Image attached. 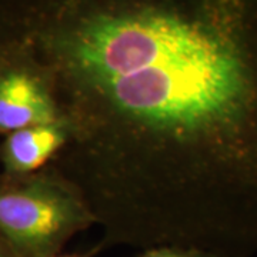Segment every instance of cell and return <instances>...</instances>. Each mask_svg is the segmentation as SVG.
<instances>
[{
  "label": "cell",
  "mask_w": 257,
  "mask_h": 257,
  "mask_svg": "<svg viewBox=\"0 0 257 257\" xmlns=\"http://www.w3.org/2000/svg\"><path fill=\"white\" fill-rule=\"evenodd\" d=\"M8 52L52 82L97 250L257 254V0H0Z\"/></svg>",
  "instance_id": "1"
},
{
  "label": "cell",
  "mask_w": 257,
  "mask_h": 257,
  "mask_svg": "<svg viewBox=\"0 0 257 257\" xmlns=\"http://www.w3.org/2000/svg\"><path fill=\"white\" fill-rule=\"evenodd\" d=\"M96 224L80 192L49 165L36 173H0V239L15 257H55Z\"/></svg>",
  "instance_id": "2"
},
{
  "label": "cell",
  "mask_w": 257,
  "mask_h": 257,
  "mask_svg": "<svg viewBox=\"0 0 257 257\" xmlns=\"http://www.w3.org/2000/svg\"><path fill=\"white\" fill-rule=\"evenodd\" d=\"M60 117L45 69L25 52L0 55V136Z\"/></svg>",
  "instance_id": "3"
},
{
  "label": "cell",
  "mask_w": 257,
  "mask_h": 257,
  "mask_svg": "<svg viewBox=\"0 0 257 257\" xmlns=\"http://www.w3.org/2000/svg\"><path fill=\"white\" fill-rule=\"evenodd\" d=\"M69 140L70 128L63 117L8 133L0 140V173H36L55 160Z\"/></svg>",
  "instance_id": "4"
},
{
  "label": "cell",
  "mask_w": 257,
  "mask_h": 257,
  "mask_svg": "<svg viewBox=\"0 0 257 257\" xmlns=\"http://www.w3.org/2000/svg\"><path fill=\"white\" fill-rule=\"evenodd\" d=\"M136 257H221L211 251H206L202 248L184 247V246H155V247L143 248Z\"/></svg>",
  "instance_id": "5"
},
{
  "label": "cell",
  "mask_w": 257,
  "mask_h": 257,
  "mask_svg": "<svg viewBox=\"0 0 257 257\" xmlns=\"http://www.w3.org/2000/svg\"><path fill=\"white\" fill-rule=\"evenodd\" d=\"M97 251V248H94L92 251H87V253H77V251H74V253H60V254H57L55 257H93V253H96Z\"/></svg>",
  "instance_id": "6"
},
{
  "label": "cell",
  "mask_w": 257,
  "mask_h": 257,
  "mask_svg": "<svg viewBox=\"0 0 257 257\" xmlns=\"http://www.w3.org/2000/svg\"><path fill=\"white\" fill-rule=\"evenodd\" d=\"M0 257H15L12 254V251L8 248V246L3 243L2 239H0Z\"/></svg>",
  "instance_id": "7"
}]
</instances>
